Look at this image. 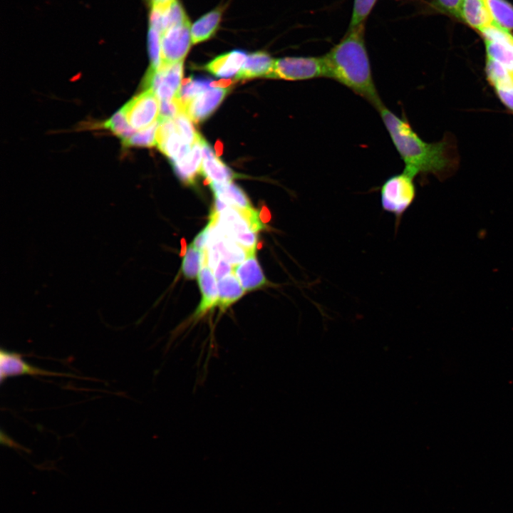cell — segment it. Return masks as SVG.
Masks as SVG:
<instances>
[{
	"instance_id": "8d00e7d4",
	"label": "cell",
	"mask_w": 513,
	"mask_h": 513,
	"mask_svg": "<svg viewBox=\"0 0 513 513\" xmlns=\"http://www.w3.org/2000/svg\"><path fill=\"white\" fill-rule=\"evenodd\" d=\"M234 266L230 264L224 259H221L215 269L213 271L216 280L219 281L232 274L234 271Z\"/></svg>"
},
{
	"instance_id": "9c48e42d",
	"label": "cell",
	"mask_w": 513,
	"mask_h": 513,
	"mask_svg": "<svg viewBox=\"0 0 513 513\" xmlns=\"http://www.w3.org/2000/svg\"><path fill=\"white\" fill-rule=\"evenodd\" d=\"M64 376L75 377L73 374L57 373L42 369L24 360L22 355L17 352L1 348L0 351V380L21 375Z\"/></svg>"
},
{
	"instance_id": "8992f818",
	"label": "cell",
	"mask_w": 513,
	"mask_h": 513,
	"mask_svg": "<svg viewBox=\"0 0 513 513\" xmlns=\"http://www.w3.org/2000/svg\"><path fill=\"white\" fill-rule=\"evenodd\" d=\"M182 72L183 61L161 64L157 70L149 68L144 78L143 88L152 90L160 100L178 98Z\"/></svg>"
},
{
	"instance_id": "3957f363",
	"label": "cell",
	"mask_w": 513,
	"mask_h": 513,
	"mask_svg": "<svg viewBox=\"0 0 513 513\" xmlns=\"http://www.w3.org/2000/svg\"><path fill=\"white\" fill-rule=\"evenodd\" d=\"M209 222L252 254H256V232L265 229L259 212L253 207L227 206L219 212L212 210Z\"/></svg>"
},
{
	"instance_id": "30bf717a",
	"label": "cell",
	"mask_w": 513,
	"mask_h": 513,
	"mask_svg": "<svg viewBox=\"0 0 513 513\" xmlns=\"http://www.w3.org/2000/svg\"><path fill=\"white\" fill-rule=\"evenodd\" d=\"M228 91L227 88H221L204 90L184 105V113L192 122L199 123L212 114L220 105Z\"/></svg>"
},
{
	"instance_id": "e575fe53",
	"label": "cell",
	"mask_w": 513,
	"mask_h": 513,
	"mask_svg": "<svg viewBox=\"0 0 513 513\" xmlns=\"http://www.w3.org/2000/svg\"><path fill=\"white\" fill-rule=\"evenodd\" d=\"M501 101L513 111V78L493 86Z\"/></svg>"
},
{
	"instance_id": "836d02e7",
	"label": "cell",
	"mask_w": 513,
	"mask_h": 513,
	"mask_svg": "<svg viewBox=\"0 0 513 513\" xmlns=\"http://www.w3.org/2000/svg\"><path fill=\"white\" fill-rule=\"evenodd\" d=\"M181 113H184L183 107L178 98L160 100L159 119H173Z\"/></svg>"
},
{
	"instance_id": "6da1fadb",
	"label": "cell",
	"mask_w": 513,
	"mask_h": 513,
	"mask_svg": "<svg viewBox=\"0 0 513 513\" xmlns=\"http://www.w3.org/2000/svg\"><path fill=\"white\" fill-rule=\"evenodd\" d=\"M377 110L405 164V172L413 177L432 174L438 179L450 173L454 159L450 156V143L446 139L426 142L415 132L404 114L398 117L384 105Z\"/></svg>"
},
{
	"instance_id": "1f68e13d",
	"label": "cell",
	"mask_w": 513,
	"mask_h": 513,
	"mask_svg": "<svg viewBox=\"0 0 513 513\" xmlns=\"http://www.w3.org/2000/svg\"><path fill=\"white\" fill-rule=\"evenodd\" d=\"M376 0H354L352 16L348 28H352L362 23L373 9Z\"/></svg>"
},
{
	"instance_id": "484cf974",
	"label": "cell",
	"mask_w": 513,
	"mask_h": 513,
	"mask_svg": "<svg viewBox=\"0 0 513 513\" xmlns=\"http://www.w3.org/2000/svg\"><path fill=\"white\" fill-rule=\"evenodd\" d=\"M203 252L191 244L187 247L182 263V272L187 279H194L199 274L202 265Z\"/></svg>"
},
{
	"instance_id": "ab89813d",
	"label": "cell",
	"mask_w": 513,
	"mask_h": 513,
	"mask_svg": "<svg viewBox=\"0 0 513 513\" xmlns=\"http://www.w3.org/2000/svg\"><path fill=\"white\" fill-rule=\"evenodd\" d=\"M149 7H151L154 5L159 4H163V3H167L170 2L175 0H145Z\"/></svg>"
},
{
	"instance_id": "e0dca14e",
	"label": "cell",
	"mask_w": 513,
	"mask_h": 513,
	"mask_svg": "<svg viewBox=\"0 0 513 513\" xmlns=\"http://www.w3.org/2000/svg\"><path fill=\"white\" fill-rule=\"evenodd\" d=\"M274 63L275 60L264 51L251 53L247 54V58L235 78L242 80L259 76L270 78Z\"/></svg>"
},
{
	"instance_id": "ffe728a7",
	"label": "cell",
	"mask_w": 513,
	"mask_h": 513,
	"mask_svg": "<svg viewBox=\"0 0 513 513\" xmlns=\"http://www.w3.org/2000/svg\"><path fill=\"white\" fill-rule=\"evenodd\" d=\"M209 185L215 197L228 206L239 209H249L252 207L247 195L243 190L237 185L232 182H210Z\"/></svg>"
},
{
	"instance_id": "7c38bea8",
	"label": "cell",
	"mask_w": 513,
	"mask_h": 513,
	"mask_svg": "<svg viewBox=\"0 0 513 513\" xmlns=\"http://www.w3.org/2000/svg\"><path fill=\"white\" fill-rule=\"evenodd\" d=\"M204 139L201 136L192 145L190 151L181 160L172 163L175 173L186 185H193L201 174L202 145Z\"/></svg>"
},
{
	"instance_id": "d6986e66",
	"label": "cell",
	"mask_w": 513,
	"mask_h": 513,
	"mask_svg": "<svg viewBox=\"0 0 513 513\" xmlns=\"http://www.w3.org/2000/svg\"><path fill=\"white\" fill-rule=\"evenodd\" d=\"M222 7L215 8L204 14L191 25L192 44L211 38L217 31L222 18Z\"/></svg>"
},
{
	"instance_id": "7a4b0ae2",
	"label": "cell",
	"mask_w": 513,
	"mask_h": 513,
	"mask_svg": "<svg viewBox=\"0 0 513 513\" xmlns=\"http://www.w3.org/2000/svg\"><path fill=\"white\" fill-rule=\"evenodd\" d=\"M364 33V23L348 28L323 57L328 78L346 86L378 110L383 104L373 81Z\"/></svg>"
},
{
	"instance_id": "f546056e",
	"label": "cell",
	"mask_w": 513,
	"mask_h": 513,
	"mask_svg": "<svg viewBox=\"0 0 513 513\" xmlns=\"http://www.w3.org/2000/svg\"><path fill=\"white\" fill-rule=\"evenodd\" d=\"M173 120L177 131L187 143L193 145L201 137L200 134L195 129L192 120L185 113L178 114L173 118Z\"/></svg>"
},
{
	"instance_id": "d4e9b609",
	"label": "cell",
	"mask_w": 513,
	"mask_h": 513,
	"mask_svg": "<svg viewBox=\"0 0 513 513\" xmlns=\"http://www.w3.org/2000/svg\"><path fill=\"white\" fill-rule=\"evenodd\" d=\"M103 127L120 138L122 143L130 139L135 133V130L129 124L122 109L118 110L110 118L106 120L103 124Z\"/></svg>"
},
{
	"instance_id": "74e56055",
	"label": "cell",
	"mask_w": 513,
	"mask_h": 513,
	"mask_svg": "<svg viewBox=\"0 0 513 513\" xmlns=\"http://www.w3.org/2000/svg\"><path fill=\"white\" fill-rule=\"evenodd\" d=\"M209 227L207 225L194 238L191 244L197 249L204 252L208 241Z\"/></svg>"
},
{
	"instance_id": "2e32d148",
	"label": "cell",
	"mask_w": 513,
	"mask_h": 513,
	"mask_svg": "<svg viewBox=\"0 0 513 513\" xmlns=\"http://www.w3.org/2000/svg\"><path fill=\"white\" fill-rule=\"evenodd\" d=\"M233 273L245 291L259 289L267 284L256 254L250 256L242 263L234 266Z\"/></svg>"
},
{
	"instance_id": "603a6c76",
	"label": "cell",
	"mask_w": 513,
	"mask_h": 513,
	"mask_svg": "<svg viewBox=\"0 0 513 513\" xmlns=\"http://www.w3.org/2000/svg\"><path fill=\"white\" fill-rule=\"evenodd\" d=\"M192 145L185 142L176 130L157 145V147L173 163L185 157L190 151Z\"/></svg>"
},
{
	"instance_id": "d590c367",
	"label": "cell",
	"mask_w": 513,
	"mask_h": 513,
	"mask_svg": "<svg viewBox=\"0 0 513 513\" xmlns=\"http://www.w3.org/2000/svg\"><path fill=\"white\" fill-rule=\"evenodd\" d=\"M437 6L445 12L457 18H460V9L461 0H435Z\"/></svg>"
},
{
	"instance_id": "52a82bcc",
	"label": "cell",
	"mask_w": 513,
	"mask_h": 513,
	"mask_svg": "<svg viewBox=\"0 0 513 513\" xmlns=\"http://www.w3.org/2000/svg\"><path fill=\"white\" fill-rule=\"evenodd\" d=\"M121 109L132 128L141 130L157 120L159 99L152 90H145L130 99Z\"/></svg>"
},
{
	"instance_id": "44dd1931",
	"label": "cell",
	"mask_w": 513,
	"mask_h": 513,
	"mask_svg": "<svg viewBox=\"0 0 513 513\" xmlns=\"http://www.w3.org/2000/svg\"><path fill=\"white\" fill-rule=\"evenodd\" d=\"M217 288L219 294L217 306L221 310L226 309L239 300L245 292L234 273L219 280Z\"/></svg>"
},
{
	"instance_id": "83f0119b",
	"label": "cell",
	"mask_w": 513,
	"mask_h": 513,
	"mask_svg": "<svg viewBox=\"0 0 513 513\" xmlns=\"http://www.w3.org/2000/svg\"><path fill=\"white\" fill-rule=\"evenodd\" d=\"M212 81L207 78L192 79L187 83L182 85L178 98L182 103V107L191 99L200 94L209 87ZM184 112V111H183Z\"/></svg>"
},
{
	"instance_id": "5b68a950",
	"label": "cell",
	"mask_w": 513,
	"mask_h": 513,
	"mask_svg": "<svg viewBox=\"0 0 513 513\" xmlns=\"http://www.w3.org/2000/svg\"><path fill=\"white\" fill-rule=\"evenodd\" d=\"M328 78L323 56L284 57L275 60L270 78L289 81Z\"/></svg>"
},
{
	"instance_id": "4316f807",
	"label": "cell",
	"mask_w": 513,
	"mask_h": 513,
	"mask_svg": "<svg viewBox=\"0 0 513 513\" xmlns=\"http://www.w3.org/2000/svg\"><path fill=\"white\" fill-rule=\"evenodd\" d=\"M159 120L150 126L135 133L130 139L122 143L124 147H151L156 145V131Z\"/></svg>"
},
{
	"instance_id": "d6a6232c",
	"label": "cell",
	"mask_w": 513,
	"mask_h": 513,
	"mask_svg": "<svg viewBox=\"0 0 513 513\" xmlns=\"http://www.w3.org/2000/svg\"><path fill=\"white\" fill-rule=\"evenodd\" d=\"M479 31L483 36L484 40L513 43V36L510 32L494 23Z\"/></svg>"
},
{
	"instance_id": "9a60e30c",
	"label": "cell",
	"mask_w": 513,
	"mask_h": 513,
	"mask_svg": "<svg viewBox=\"0 0 513 513\" xmlns=\"http://www.w3.org/2000/svg\"><path fill=\"white\" fill-rule=\"evenodd\" d=\"M247 54L241 50H234L217 56L204 66V70L217 77H231L242 68Z\"/></svg>"
},
{
	"instance_id": "8fae6325",
	"label": "cell",
	"mask_w": 513,
	"mask_h": 513,
	"mask_svg": "<svg viewBox=\"0 0 513 513\" xmlns=\"http://www.w3.org/2000/svg\"><path fill=\"white\" fill-rule=\"evenodd\" d=\"M209 235L207 245L214 247L219 252L222 259L233 266H236L248 257L256 254H252L221 232L214 224L208 222Z\"/></svg>"
},
{
	"instance_id": "4fadbf2b",
	"label": "cell",
	"mask_w": 513,
	"mask_h": 513,
	"mask_svg": "<svg viewBox=\"0 0 513 513\" xmlns=\"http://www.w3.org/2000/svg\"><path fill=\"white\" fill-rule=\"evenodd\" d=\"M201 174L206 178V182L209 184L210 182H232L234 178L239 176L214 155L205 140L202 145Z\"/></svg>"
},
{
	"instance_id": "60d3db41",
	"label": "cell",
	"mask_w": 513,
	"mask_h": 513,
	"mask_svg": "<svg viewBox=\"0 0 513 513\" xmlns=\"http://www.w3.org/2000/svg\"><path fill=\"white\" fill-rule=\"evenodd\" d=\"M215 148H216L217 155V156L221 155V154H222V150H223L222 143L219 141H217V142H216V145H215Z\"/></svg>"
},
{
	"instance_id": "cb8c5ba5",
	"label": "cell",
	"mask_w": 513,
	"mask_h": 513,
	"mask_svg": "<svg viewBox=\"0 0 513 513\" xmlns=\"http://www.w3.org/2000/svg\"><path fill=\"white\" fill-rule=\"evenodd\" d=\"M487 58L497 61L513 72V43L484 40Z\"/></svg>"
},
{
	"instance_id": "ba28073f",
	"label": "cell",
	"mask_w": 513,
	"mask_h": 513,
	"mask_svg": "<svg viewBox=\"0 0 513 513\" xmlns=\"http://www.w3.org/2000/svg\"><path fill=\"white\" fill-rule=\"evenodd\" d=\"M190 28L189 21L172 26L161 33V64L183 61L192 44Z\"/></svg>"
},
{
	"instance_id": "f1b7e54d",
	"label": "cell",
	"mask_w": 513,
	"mask_h": 513,
	"mask_svg": "<svg viewBox=\"0 0 513 513\" xmlns=\"http://www.w3.org/2000/svg\"><path fill=\"white\" fill-rule=\"evenodd\" d=\"M161 33L151 27H148L147 46L150 61V68L157 70L162 63L161 60Z\"/></svg>"
},
{
	"instance_id": "7402d4cb",
	"label": "cell",
	"mask_w": 513,
	"mask_h": 513,
	"mask_svg": "<svg viewBox=\"0 0 513 513\" xmlns=\"http://www.w3.org/2000/svg\"><path fill=\"white\" fill-rule=\"evenodd\" d=\"M494 24L513 30V6L506 0H484Z\"/></svg>"
},
{
	"instance_id": "4dcf8cb0",
	"label": "cell",
	"mask_w": 513,
	"mask_h": 513,
	"mask_svg": "<svg viewBox=\"0 0 513 513\" xmlns=\"http://www.w3.org/2000/svg\"><path fill=\"white\" fill-rule=\"evenodd\" d=\"M485 71L488 81L494 85L513 78L512 72L503 64L487 58Z\"/></svg>"
},
{
	"instance_id": "f35d334b",
	"label": "cell",
	"mask_w": 513,
	"mask_h": 513,
	"mask_svg": "<svg viewBox=\"0 0 513 513\" xmlns=\"http://www.w3.org/2000/svg\"><path fill=\"white\" fill-rule=\"evenodd\" d=\"M232 83L233 81L232 80L224 79L219 80L218 81H212V83H210V87L224 88L225 87L229 86Z\"/></svg>"
},
{
	"instance_id": "ac0fdd59",
	"label": "cell",
	"mask_w": 513,
	"mask_h": 513,
	"mask_svg": "<svg viewBox=\"0 0 513 513\" xmlns=\"http://www.w3.org/2000/svg\"><path fill=\"white\" fill-rule=\"evenodd\" d=\"M460 16L478 31L494 23L484 0H461Z\"/></svg>"
},
{
	"instance_id": "277c9868",
	"label": "cell",
	"mask_w": 513,
	"mask_h": 513,
	"mask_svg": "<svg viewBox=\"0 0 513 513\" xmlns=\"http://www.w3.org/2000/svg\"><path fill=\"white\" fill-rule=\"evenodd\" d=\"M414 177L405 172L388 177L380 187V202L384 211L394 214L396 223L413 202L415 195Z\"/></svg>"
},
{
	"instance_id": "5bb4252c",
	"label": "cell",
	"mask_w": 513,
	"mask_h": 513,
	"mask_svg": "<svg viewBox=\"0 0 513 513\" xmlns=\"http://www.w3.org/2000/svg\"><path fill=\"white\" fill-rule=\"evenodd\" d=\"M198 284L202 294L200 303L194 314L195 318H200L209 310L217 306L218 288L212 270L205 264L198 274Z\"/></svg>"
}]
</instances>
